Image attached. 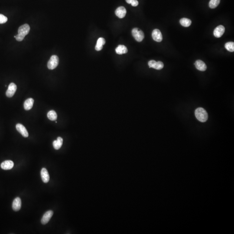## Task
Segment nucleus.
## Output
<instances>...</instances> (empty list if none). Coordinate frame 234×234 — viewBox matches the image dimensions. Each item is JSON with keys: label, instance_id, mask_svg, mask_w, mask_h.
<instances>
[{"label": "nucleus", "instance_id": "nucleus-3", "mask_svg": "<svg viewBox=\"0 0 234 234\" xmlns=\"http://www.w3.org/2000/svg\"><path fill=\"white\" fill-rule=\"evenodd\" d=\"M59 58L56 55H53L50 57L47 63L48 68L50 70L55 69L58 66Z\"/></svg>", "mask_w": 234, "mask_h": 234}, {"label": "nucleus", "instance_id": "nucleus-14", "mask_svg": "<svg viewBox=\"0 0 234 234\" xmlns=\"http://www.w3.org/2000/svg\"><path fill=\"white\" fill-rule=\"evenodd\" d=\"M126 13L127 11L126 9L122 6L118 7L115 11V14L119 18H124L126 15Z\"/></svg>", "mask_w": 234, "mask_h": 234}, {"label": "nucleus", "instance_id": "nucleus-2", "mask_svg": "<svg viewBox=\"0 0 234 234\" xmlns=\"http://www.w3.org/2000/svg\"><path fill=\"white\" fill-rule=\"evenodd\" d=\"M196 117L200 121L205 122L208 118V115L207 111L202 108H199L195 112Z\"/></svg>", "mask_w": 234, "mask_h": 234}, {"label": "nucleus", "instance_id": "nucleus-12", "mask_svg": "<svg viewBox=\"0 0 234 234\" xmlns=\"http://www.w3.org/2000/svg\"><path fill=\"white\" fill-rule=\"evenodd\" d=\"M14 166V163L12 161L10 160L5 161L2 163L1 167L4 170H10L13 168Z\"/></svg>", "mask_w": 234, "mask_h": 234}, {"label": "nucleus", "instance_id": "nucleus-4", "mask_svg": "<svg viewBox=\"0 0 234 234\" xmlns=\"http://www.w3.org/2000/svg\"><path fill=\"white\" fill-rule=\"evenodd\" d=\"M133 37L137 42H141L144 38L143 32L137 28H134L132 30Z\"/></svg>", "mask_w": 234, "mask_h": 234}, {"label": "nucleus", "instance_id": "nucleus-8", "mask_svg": "<svg viewBox=\"0 0 234 234\" xmlns=\"http://www.w3.org/2000/svg\"><path fill=\"white\" fill-rule=\"evenodd\" d=\"M152 36L154 40L157 42H161L162 40V35L159 30H154L152 32Z\"/></svg>", "mask_w": 234, "mask_h": 234}, {"label": "nucleus", "instance_id": "nucleus-11", "mask_svg": "<svg viewBox=\"0 0 234 234\" xmlns=\"http://www.w3.org/2000/svg\"><path fill=\"white\" fill-rule=\"evenodd\" d=\"M21 207V200L19 197H16L12 203V208L16 212L19 211Z\"/></svg>", "mask_w": 234, "mask_h": 234}, {"label": "nucleus", "instance_id": "nucleus-15", "mask_svg": "<svg viewBox=\"0 0 234 234\" xmlns=\"http://www.w3.org/2000/svg\"><path fill=\"white\" fill-rule=\"evenodd\" d=\"M195 66L198 70L201 71H205L207 70V66L206 64L201 60H198L196 61Z\"/></svg>", "mask_w": 234, "mask_h": 234}, {"label": "nucleus", "instance_id": "nucleus-5", "mask_svg": "<svg viewBox=\"0 0 234 234\" xmlns=\"http://www.w3.org/2000/svg\"><path fill=\"white\" fill-rule=\"evenodd\" d=\"M17 87L16 85L14 83H10L8 86V90L6 91V95L7 97L8 98H11L13 97L16 91Z\"/></svg>", "mask_w": 234, "mask_h": 234}, {"label": "nucleus", "instance_id": "nucleus-21", "mask_svg": "<svg viewBox=\"0 0 234 234\" xmlns=\"http://www.w3.org/2000/svg\"><path fill=\"white\" fill-rule=\"evenodd\" d=\"M47 117L51 121H56L57 118V115L55 111L51 110L48 113Z\"/></svg>", "mask_w": 234, "mask_h": 234}, {"label": "nucleus", "instance_id": "nucleus-23", "mask_svg": "<svg viewBox=\"0 0 234 234\" xmlns=\"http://www.w3.org/2000/svg\"><path fill=\"white\" fill-rule=\"evenodd\" d=\"M220 0H210L209 6L211 8L214 9L217 7L220 4Z\"/></svg>", "mask_w": 234, "mask_h": 234}, {"label": "nucleus", "instance_id": "nucleus-1", "mask_svg": "<svg viewBox=\"0 0 234 234\" xmlns=\"http://www.w3.org/2000/svg\"><path fill=\"white\" fill-rule=\"evenodd\" d=\"M30 27L28 24H24L20 26L18 28V34L16 36L15 38L18 41H21L24 37L29 33Z\"/></svg>", "mask_w": 234, "mask_h": 234}, {"label": "nucleus", "instance_id": "nucleus-22", "mask_svg": "<svg viewBox=\"0 0 234 234\" xmlns=\"http://www.w3.org/2000/svg\"><path fill=\"white\" fill-rule=\"evenodd\" d=\"M225 48L227 50L230 52H233L234 51V43L233 42H229L225 44Z\"/></svg>", "mask_w": 234, "mask_h": 234}, {"label": "nucleus", "instance_id": "nucleus-19", "mask_svg": "<svg viewBox=\"0 0 234 234\" xmlns=\"http://www.w3.org/2000/svg\"><path fill=\"white\" fill-rule=\"evenodd\" d=\"M116 53L118 54L121 55L128 53V49L124 45H120L115 49Z\"/></svg>", "mask_w": 234, "mask_h": 234}, {"label": "nucleus", "instance_id": "nucleus-17", "mask_svg": "<svg viewBox=\"0 0 234 234\" xmlns=\"http://www.w3.org/2000/svg\"><path fill=\"white\" fill-rule=\"evenodd\" d=\"M34 100L32 98L27 99L24 103V108L25 110H30L33 107Z\"/></svg>", "mask_w": 234, "mask_h": 234}, {"label": "nucleus", "instance_id": "nucleus-6", "mask_svg": "<svg viewBox=\"0 0 234 234\" xmlns=\"http://www.w3.org/2000/svg\"><path fill=\"white\" fill-rule=\"evenodd\" d=\"M148 66L150 68H153L157 70H160L163 68L164 64L162 62H156L154 60H152L149 62Z\"/></svg>", "mask_w": 234, "mask_h": 234}, {"label": "nucleus", "instance_id": "nucleus-13", "mask_svg": "<svg viewBox=\"0 0 234 234\" xmlns=\"http://www.w3.org/2000/svg\"><path fill=\"white\" fill-rule=\"evenodd\" d=\"M41 176L43 182L44 183H47L49 180V175L47 170L45 168L42 169L41 171Z\"/></svg>", "mask_w": 234, "mask_h": 234}, {"label": "nucleus", "instance_id": "nucleus-25", "mask_svg": "<svg viewBox=\"0 0 234 234\" xmlns=\"http://www.w3.org/2000/svg\"><path fill=\"white\" fill-rule=\"evenodd\" d=\"M8 21V18L2 14H0V24L5 23Z\"/></svg>", "mask_w": 234, "mask_h": 234}, {"label": "nucleus", "instance_id": "nucleus-7", "mask_svg": "<svg viewBox=\"0 0 234 234\" xmlns=\"http://www.w3.org/2000/svg\"><path fill=\"white\" fill-rule=\"evenodd\" d=\"M53 214H54V212L52 210H49V211L46 212L43 215L41 220L42 224L43 225H46V224H47L50 220Z\"/></svg>", "mask_w": 234, "mask_h": 234}, {"label": "nucleus", "instance_id": "nucleus-16", "mask_svg": "<svg viewBox=\"0 0 234 234\" xmlns=\"http://www.w3.org/2000/svg\"><path fill=\"white\" fill-rule=\"evenodd\" d=\"M63 143V139L62 137H57V140L53 142V146L55 149L58 150L61 148Z\"/></svg>", "mask_w": 234, "mask_h": 234}, {"label": "nucleus", "instance_id": "nucleus-24", "mask_svg": "<svg viewBox=\"0 0 234 234\" xmlns=\"http://www.w3.org/2000/svg\"><path fill=\"white\" fill-rule=\"evenodd\" d=\"M127 3L131 4L133 7H136L138 5V1L137 0H126Z\"/></svg>", "mask_w": 234, "mask_h": 234}, {"label": "nucleus", "instance_id": "nucleus-20", "mask_svg": "<svg viewBox=\"0 0 234 234\" xmlns=\"http://www.w3.org/2000/svg\"><path fill=\"white\" fill-rule=\"evenodd\" d=\"M180 22L181 25L184 27H189L192 23V21L190 19L186 18H182Z\"/></svg>", "mask_w": 234, "mask_h": 234}, {"label": "nucleus", "instance_id": "nucleus-10", "mask_svg": "<svg viewBox=\"0 0 234 234\" xmlns=\"http://www.w3.org/2000/svg\"><path fill=\"white\" fill-rule=\"evenodd\" d=\"M225 31V27L222 25H220L215 29L213 32L214 35L217 38L221 37L224 34Z\"/></svg>", "mask_w": 234, "mask_h": 234}, {"label": "nucleus", "instance_id": "nucleus-18", "mask_svg": "<svg viewBox=\"0 0 234 234\" xmlns=\"http://www.w3.org/2000/svg\"><path fill=\"white\" fill-rule=\"evenodd\" d=\"M106 43V40L104 38L100 37L97 40L95 49L97 51H100L103 48V46Z\"/></svg>", "mask_w": 234, "mask_h": 234}, {"label": "nucleus", "instance_id": "nucleus-9", "mask_svg": "<svg viewBox=\"0 0 234 234\" xmlns=\"http://www.w3.org/2000/svg\"><path fill=\"white\" fill-rule=\"evenodd\" d=\"M17 131L24 137H27L29 136L28 132L25 127L21 124H17L16 126Z\"/></svg>", "mask_w": 234, "mask_h": 234}]
</instances>
